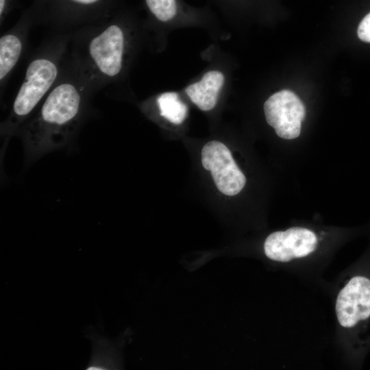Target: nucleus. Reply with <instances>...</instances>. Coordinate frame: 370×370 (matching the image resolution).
<instances>
[{
	"label": "nucleus",
	"instance_id": "obj_1",
	"mask_svg": "<svg viewBox=\"0 0 370 370\" xmlns=\"http://www.w3.org/2000/svg\"><path fill=\"white\" fill-rule=\"evenodd\" d=\"M85 97L71 82L55 86L37 113L19 128L26 161L67 145L82 118Z\"/></svg>",
	"mask_w": 370,
	"mask_h": 370
},
{
	"label": "nucleus",
	"instance_id": "obj_2",
	"mask_svg": "<svg viewBox=\"0 0 370 370\" xmlns=\"http://www.w3.org/2000/svg\"><path fill=\"white\" fill-rule=\"evenodd\" d=\"M58 74L56 64L49 58H39L29 62L25 80L16 95L10 114L1 126L3 152L11 136L19 130L50 90Z\"/></svg>",
	"mask_w": 370,
	"mask_h": 370
},
{
	"label": "nucleus",
	"instance_id": "obj_3",
	"mask_svg": "<svg viewBox=\"0 0 370 370\" xmlns=\"http://www.w3.org/2000/svg\"><path fill=\"white\" fill-rule=\"evenodd\" d=\"M201 164L211 172L216 186L223 194L234 196L244 188L246 178L223 143L217 140L207 143L201 150Z\"/></svg>",
	"mask_w": 370,
	"mask_h": 370
},
{
	"label": "nucleus",
	"instance_id": "obj_4",
	"mask_svg": "<svg viewBox=\"0 0 370 370\" xmlns=\"http://www.w3.org/2000/svg\"><path fill=\"white\" fill-rule=\"evenodd\" d=\"M267 122L284 139L297 138L305 117V107L292 91L283 90L272 95L264 103Z\"/></svg>",
	"mask_w": 370,
	"mask_h": 370
},
{
	"label": "nucleus",
	"instance_id": "obj_5",
	"mask_svg": "<svg viewBox=\"0 0 370 370\" xmlns=\"http://www.w3.org/2000/svg\"><path fill=\"white\" fill-rule=\"evenodd\" d=\"M103 30L89 42L88 53L96 69L106 77H114L122 69L124 53V34L115 23Z\"/></svg>",
	"mask_w": 370,
	"mask_h": 370
},
{
	"label": "nucleus",
	"instance_id": "obj_6",
	"mask_svg": "<svg viewBox=\"0 0 370 370\" xmlns=\"http://www.w3.org/2000/svg\"><path fill=\"white\" fill-rule=\"evenodd\" d=\"M317 245V238L312 231L295 227L269 234L264 241V250L271 260L288 262L308 256L314 251Z\"/></svg>",
	"mask_w": 370,
	"mask_h": 370
},
{
	"label": "nucleus",
	"instance_id": "obj_7",
	"mask_svg": "<svg viewBox=\"0 0 370 370\" xmlns=\"http://www.w3.org/2000/svg\"><path fill=\"white\" fill-rule=\"evenodd\" d=\"M336 312L340 325L353 328L370 318V280L352 278L338 295Z\"/></svg>",
	"mask_w": 370,
	"mask_h": 370
},
{
	"label": "nucleus",
	"instance_id": "obj_8",
	"mask_svg": "<svg viewBox=\"0 0 370 370\" xmlns=\"http://www.w3.org/2000/svg\"><path fill=\"white\" fill-rule=\"evenodd\" d=\"M113 0H35L34 11L58 21H77L108 14Z\"/></svg>",
	"mask_w": 370,
	"mask_h": 370
},
{
	"label": "nucleus",
	"instance_id": "obj_9",
	"mask_svg": "<svg viewBox=\"0 0 370 370\" xmlns=\"http://www.w3.org/2000/svg\"><path fill=\"white\" fill-rule=\"evenodd\" d=\"M223 82L221 72L210 71L206 73L200 81L187 86L185 92L200 110L208 111L215 106Z\"/></svg>",
	"mask_w": 370,
	"mask_h": 370
},
{
	"label": "nucleus",
	"instance_id": "obj_10",
	"mask_svg": "<svg viewBox=\"0 0 370 370\" xmlns=\"http://www.w3.org/2000/svg\"><path fill=\"white\" fill-rule=\"evenodd\" d=\"M23 45L14 34L3 35L0 39V79L2 82L17 63Z\"/></svg>",
	"mask_w": 370,
	"mask_h": 370
},
{
	"label": "nucleus",
	"instance_id": "obj_11",
	"mask_svg": "<svg viewBox=\"0 0 370 370\" xmlns=\"http://www.w3.org/2000/svg\"><path fill=\"white\" fill-rule=\"evenodd\" d=\"M160 114L172 123L178 125L186 119L188 108L175 92H166L157 98Z\"/></svg>",
	"mask_w": 370,
	"mask_h": 370
},
{
	"label": "nucleus",
	"instance_id": "obj_12",
	"mask_svg": "<svg viewBox=\"0 0 370 370\" xmlns=\"http://www.w3.org/2000/svg\"><path fill=\"white\" fill-rule=\"evenodd\" d=\"M149 11L160 21L172 19L177 12L175 0H145Z\"/></svg>",
	"mask_w": 370,
	"mask_h": 370
},
{
	"label": "nucleus",
	"instance_id": "obj_13",
	"mask_svg": "<svg viewBox=\"0 0 370 370\" xmlns=\"http://www.w3.org/2000/svg\"><path fill=\"white\" fill-rule=\"evenodd\" d=\"M360 40L366 42H370V13L362 20L357 31Z\"/></svg>",
	"mask_w": 370,
	"mask_h": 370
},
{
	"label": "nucleus",
	"instance_id": "obj_14",
	"mask_svg": "<svg viewBox=\"0 0 370 370\" xmlns=\"http://www.w3.org/2000/svg\"><path fill=\"white\" fill-rule=\"evenodd\" d=\"M16 0H0V18L2 21L14 6Z\"/></svg>",
	"mask_w": 370,
	"mask_h": 370
}]
</instances>
